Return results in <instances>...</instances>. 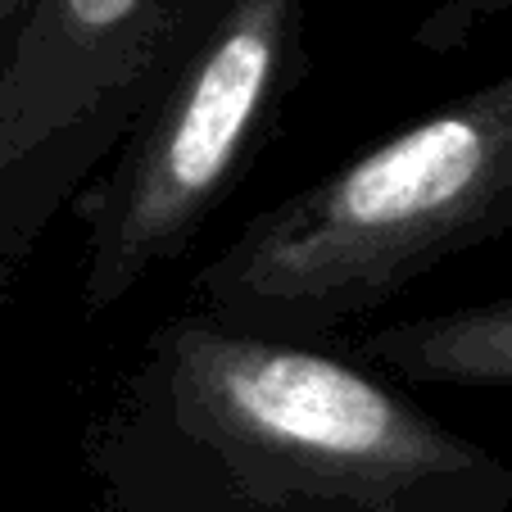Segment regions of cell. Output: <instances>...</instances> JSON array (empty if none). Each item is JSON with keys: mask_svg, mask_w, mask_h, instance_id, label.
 <instances>
[{"mask_svg": "<svg viewBox=\"0 0 512 512\" xmlns=\"http://www.w3.org/2000/svg\"><path fill=\"white\" fill-rule=\"evenodd\" d=\"M105 512H512V463L340 349L186 309L82 426Z\"/></svg>", "mask_w": 512, "mask_h": 512, "instance_id": "obj_1", "label": "cell"}, {"mask_svg": "<svg viewBox=\"0 0 512 512\" xmlns=\"http://www.w3.org/2000/svg\"><path fill=\"white\" fill-rule=\"evenodd\" d=\"M508 232L512 68L250 218L191 277V309L340 340L426 272Z\"/></svg>", "mask_w": 512, "mask_h": 512, "instance_id": "obj_2", "label": "cell"}, {"mask_svg": "<svg viewBox=\"0 0 512 512\" xmlns=\"http://www.w3.org/2000/svg\"><path fill=\"white\" fill-rule=\"evenodd\" d=\"M313 0H227L204 37L150 87L87 195L78 300L87 318L177 263L268 150L309 78Z\"/></svg>", "mask_w": 512, "mask_h": 512, "instance_id": "obj_3", "label": "cell"}, {"mask_svg": "<svg viewBox=\"0 0 512 512\" xmlns=\"http://www.w3.org/2000/svg\"><path fill=\"white\" fill-rule=\"evenodd\" d=\"M223 10L227 0H32L0 59V168L150 91Z\"/></svg>", "mask_w": 512, "mask_h": 512, "instance_id": "obj_4", "label": "cell"}, {"mask_svg": "<svg viewBox=\"0 0 512 512\" xmlns=\"http://www.w3.org/2000/svg\"><path fill=\"white\" fill-rule=\"evenodd\" d=\"M349 349L399 386L512 390V295L386 322Z\"/></svg>", "mask_w": 512, "mask_h": 512, "instance_id": "obj_5", "label": "cell"}, {"mask_svg": "<svg viewBox=\"0 0 512 512\" xmlns=\"http://www.w3.org/2000/svg\"><path fill=\"white\" fill-rule=\"evenodd\" d=\"M145 96L150 91H127V96L100 105L96 114H87L82 123H73L68 132L50 136L28 159L0 168V309L10 300L37 236L50 227L59 204L73 200L78 186L109 159V150L127 132Z\"/></svg>", "mask_w": 512, "mask_h": 512, "instance_id": "obj_6", "label": "cell"}, {"mask_svg": "<svg viewBox=\"0 0 512 512\" xmlns=\"http://www.w3.org/2000/svg\"><path fill=\"white\" fill-rule=\"evenodd\" d=\"M503 14H512V0H435L417 19L413 46L422 55H458L472 46L485 23L503 19Z\"/></svg>", "mask_w": 512, "mask_h": 512, "instance_id": "obj_7", "label": "cell"}, {"mask_svg": "<svg viewBox=\"0 0 512 512\" xmlns=\"http://www.w3.org/2000/svg\"><path fill=\"white\" fill-rule=\"evenodd\" d=\"M32 0H0V59H5V46H10L14 28L23 23V14H28Z\"/></svg>", "mask_w": 512, "mask_h": 512, "instance_id": "obj_8", "label": "cell"}]
</instances>
